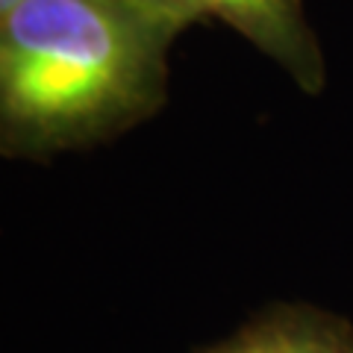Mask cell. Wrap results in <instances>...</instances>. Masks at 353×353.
Wrapping results in <instances>:
<instances>
[{"label":"cell","instance_id":"6da1fadb","mask_svg":"<svg viewBox=\"0 0 353 353\" xmlns=\"http://www.w3.org/2000/svg\"><path fill=\"white\" fill-rule=\"evenodd\" d=\"M174 39L97 0H27L0 18V150L50 159L118 139L168 94Z\"/></svg>","mask_w":353,"mask_h":353},{"label":"cell","instance_id":"7a4b0ae2","mask_svg":"<svg viewBox=\"0 0 353 353\" xmlns=\"http://www.w3.org/2000/svg\"><path fill=\"white\" fill-rule=\"evenodd\" d=\"M183 18L194 24L212 15L262 50L306 94H321L324 57L301 0H174Z\"/></svg>","mask_w":353,"mask_h":353},{"label":"cell","instance_id":"3957f363","mask_svg":"<svg viewBox=\"0 0 353 353\" xmlns=\"http://www.w3.org/2000/svg\"><path fill=\"white\" fill-rule=\"evenodd\" d=\"M194 353H353V324L309 303H274Z\"/></svg>","mask_w":353,"mask_h":353},{"label":"cell","instance_id":"277c9868","mask_svg":"<svg viewBox=\"0 0 353 353\" xmlns=\"http://www.w3.org/2000/svg\"><path fill=\"white\" fill-rule=\"evenodd\" d=\"M97 3L121 9V12H127L132 18L145 21L150 27L168 32L171 39H176V32H183L189 27V21L183 18V12L176 9L174 0H97Z\"/></svg>","mask_w":353,"mask_h":353},{"label":"cell","instance_id":"5b68a950","mask_svg":"<svg viewBox=\"0 0 353 353\" xmlns=\"http://www.w3.org/2000/svg\"><path fill=\"white\" fill-rule=\"evenodd\" d=\"M21 3H27V0H0V18L9 15V12H15Z\"/></svg>","mask_w":353,"mask_h":353}]
</instances>
